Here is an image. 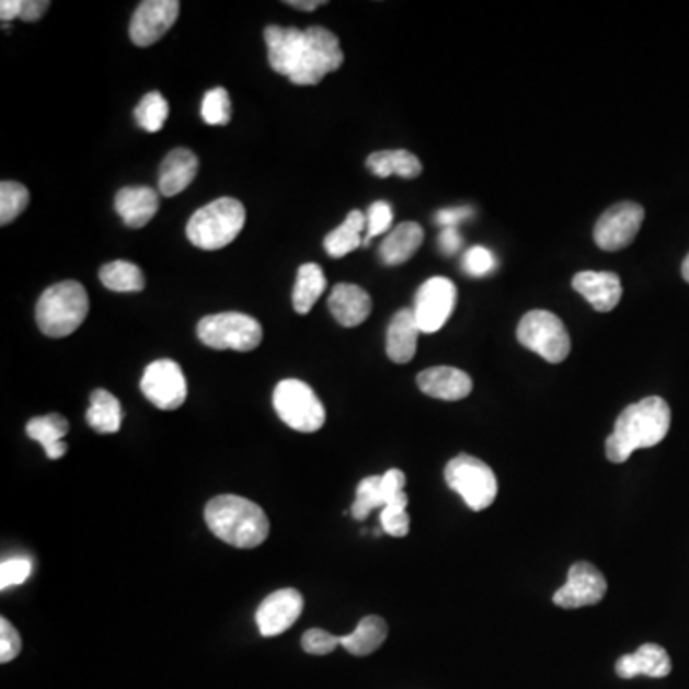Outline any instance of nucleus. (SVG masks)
I'll use <instances>...</instances> for the list:
<instances>
[{
  "instance_id": "obj_1",
  "label": "nucleus",
  "mask_w": 689,
  "mask_h": 689,
  "mask_svg": "<svg viewBox=\"0 0 689 689\" xmlns=\"http://www.w3.org/2000/svg\"><path fill=\"white\" fill-rule=\"evenodd\" d=\"M670 406L661 397H647L622 410L615 429L606 440L607 460L622 463L640 448H652L665 439L670 429Z\"/></svg>"
},
{
  "instance_id": "obj_2",
  "label": "nucleus",
  "mask_w": 689,
  "mask_h": 689,
  "mask_svg": "<svg viewBox=\"0 0 689 689\" xmlns=\"http://www.w3.org/2000/svg\"><path fill=\"white\" fill-rule=\"evenodd\" d=\"M205 523L215 537L243 550L263 544L271 532L263 508L234 494H222L207 502Z\"/></svg>"
},
{
  "instance_id": "obj_3",
  "label": "nucleus",
  "mask_w": 689,
  "mask_h": 689,
  "mask_svg": "<svg viewBox=\"0 0 689 689\" xmlns=\"http://www.w3.org/2000/svg\"><path fill=\"white\" fill-rule=\"evenodd\" d=\"M89 314V294L76 280L60 282L38 297L35 319L38 330L48 337H68L83 324Z\"/></svg>"
},
{
  "instance_id": "obj_4",
  "label": "nucleus",
  "mask_w": 689,
  "mask_h": 689,
  "mask_svg": "<svg viewBox=\"0 0 689 689\" xmlns=\"http://www.w3.org/2000/svg\"><path fill=\"white\" fill-rule=\"evenodd\" d=\"M245 225V207L234 197H219L197 209L186 227L190 243L199 250L217 251L234 242Z\"/></svg>"
},
{
  "instance_id": "obj_5",
  "label": "nucleus",
  "mask_w": 689,
  "mask_h": 689,
  "mask_svg": "<svg viewBox=\"0 0 689 689\" xmlns=\"http://www.w3.org/2000/svg\"><path fill=\"white\" fill-rule=\"evenodd\" d=\"M273 404L282 422L299 433H314L326 422V410L311 386L284 379L274 389Z\"/></svg>"
},
{
  "instance_id": "obj_6",
  "label": "nucleus",
  "mask_w": 689,
  "mask_h": 689,
  "mask_svg": "<svg viewBox=\"0 0 689 689\" xmlns=\"http://www.w3.org/2000/svg\"><path fill=\"white\" fill-rule=\"evenodd\" d=\"M445 481L473 512H483L493 506L498 494L494 471L475 456L460 455L450 460L445 468Z\"/></svg>"
},
{
  "instance_id": "obj_7",
  "label": "nucleus",
  "mask_w": 689,
  "mask_h": 689,
  "mask_svg": "<svg viewBox=\"0 0 689 689\" xmlns=\"http://www.w3.org/2000/svg\"><path fill=\"white\" fill-rule=\"evenodd\" d=\"M197 337L207 347L217 351L248 353L263 342V328L257 320L242 312H220L199 320Z\"/></svg>"
},
{
  "instance_id": "obj_8",
  "label": "nucleus",
  "mask_w": 689,
  "mask_h": 689,
  "mask_svg": "<svg viewBox=\"0 0 689 689\" xmlns=\"http://www.w3.org/2000/svg\"><path fill=\"white\" fill-rule=\"evenodd\" d=\"M517 340L523 347L542 356L546 363H563L571 353L565 324L550 311L527 312L517 326Z\"/></svg>"
},
{
  "instance_id": "obj_9",
  "label": "nucleus",
  "mask_w": 689,
  "mask_h": 689,
  "mask_svg": "<svg viewBox=\"0 0 689 689\" xmlns=\"http://www.w3.org/2000/svg\"><path fill=\"white\" fill-rule=\"evenodd\" d=\"M343 60H345V54L340 46L337 35L314 25L305 31L303 58L289 81L299 87L319 84L328 73H334L342 68Z\"/></svg>"
},
{
  "instance_id": "obj_10",
  "label": "nucleus",
  "mask_w": 689,
  "mask_h": 689,
  "mask_svg": "<svg viewBox=\"0 0 689 689\" xmlns=\"http://www.w3.org/2000/svg\"><path fill=\"white\" fill-rule=\"evenodd\" d=\"M456 299L458 289L452 282L443 276L429 278L420 286L412 311L422 334H435L447 324L450 314L455 312Z\"/></svg>"
},
{
  "instance_id": "obj_11",
  "label": "nucleus",
  "mask_w": 689,
  "mask_h": 689,
  "mask_svg": "<svg viewBox=\"0 0 689 689\" xmlns=\"http://www.w3.org/2000/svg\"><path fill=\"white\" fill-rule=\"evenodd\" d=\"M644 217V207L634 202L613 205L596 222L594 240L604 251L624 250L627 245L634 242Z\"/></svg>"
},
{
  "instance_id": "obj_12",
  "label": "nucleus",
  "mask_w": 689,
  "mask_h": 689,
  "mask_svg": "<svg viewBox=\"0 0 689 689\" xmlns=\"http://www.w3.org/2000/svg\"><path fill=\"white\" fill-rule=\"evenodd\" d=\"M140 389L146 399L160 410L181 409L188 394L181 366L169 358L156 360L146 368Z\"/></svg>"
},
{
  "instance_id": "obj_13",
  "label": "nucleus",
  "mask_w": 689,
  "mask_h": 689,
  "mask_svg": "<svg viewBox=\"0 0 689 689\" xmlns=\"http://www.w3.org/2000/svg\"><path fill=\"white\" fill-rule=\"evenodd\" d=\"M606 576L588 561H576L569 569L567 583L553 594V604L563 609L596 606L606 598Z\"/></svg>"
},
{
  "instance_id": "obj_14",
  "label": "nucleus",
  "mask_w": 689,
  "mask_h": 689,
  "mask_svg": "<svg viewBox=\"0 0 689 689\" xmlns=\"http://www.w3.org/2000/svg\"><path fill=\"white\" fill-rule=\"evenodd\" d=\"M181 14L179 0H146L140 2L130 20V41L137 46H152L168 33Z\"/></svg>"
},
{
  "instance_id": "obj_15",
  "label": "nucleus",
  "mask_w": 689,
  "mask_h": 689,
  "mask_svg": "<svg viewBox=\"0 0 689 689\" xmlns=\"http://www.w3.org/2000/svg\"><path fill=\"white\" fill-rule=\"evenodd\" d=\"M301 613H303V596L296 588H282L263 599L255 615V621L263 636L273 638L291 629Z\"/></svg>"
},
{
  "instance_id": "obj_16",
  "label": "nucleus",
  "mask_w": 689,
  "mask_h": 689,
  "mask_svg": "<svg viewBox=\"0 0 689 689\" xmlns=\"http://www.w3.org/2000/svg\"><path fill=\"white\" fill-rule=\"evenodd\" d=\"M406 475L401 470H389L383 475H371L358 483L356 498L351 506V514L356 521H364L374 509H383L387 504L404 493Z\"/></svg>"
},
{
  "instance_id": "obj_17",
  "label": "nucleus",
  "mask_w": 689,
  "mask_h": 689,
  "mask_svg": "<svg viewBox=\"0 0 689 689\" xmlns=\"http://www.w3.org/2000/svg\"><path fill=\"white\" fill-rule=\"evenodd\" d=\"M265 41L268 48V61L274 71L291 79L303 58L305 31L268 25L265 30Z\"/></svg>"
},
{
  "instance_id": "obj_18",
  "label": "nucleus",
  "mask_w": 689,
  "mask_h": 689,
  "mask_svg": "<svg viewBox=\"0 0 689 689\" xmlns=\"http://www.w3.org/2000/svg\"><path fill=\"white\" fill-rule=\"evenodd\" d=\"M417 387L422 393L440 401H462L470 397L473 381L463 370L452 366H435L417 376Z\"/></svg>"
},
{
  "instance_id": "obj_19",
  "label": "nucleus",
  "mask_w": 689,
  "mask_h": 689,
  "mask_svg": "<svg viewBox=\"0 0 689 689\" xmlns=\"http://www.w3.org/2000/svg\"><path fill=\"white\" fill-rule=\"evenodd\" d=\"M573 288L598 312L613 311L621 303L622 284L619 274L584 271L573 278Z\"/></svg>"
},
{
  "instance_id": "obj_20",
  "label": "nucleus",
  "mask_w": 689,
  "mask_h": 689,
  "mask_svg": "<svg viewBox=\"0 0 689 689\" xmlns=\"http://www.w3.org/2000/svg\"><path fill=\"white\" fill-rule=\"evenodd\" d=\"M328 307L337 320V324L343 328L360 326L370 317L371 299L366 289L356 284H337L330 299Z\"/></svg>"
},
{
  "instance_id": "obj_21",
  "label": "nucleus",
  "mask_w": 689,
  "mask_h": 689,
  "mask_svg": "<svg viewBox=\"0 0 689 689\" xmlns=\"http://www.w3.org/2000/svg\"><path fill=\"white\" fill-rule=\"evenodd\" d=\"M160 209L158 192L148 186H127L115 196V211L129 228H142Z\"/></svg>"
},
{
  "instance_id": "obj_22",
  "label": "nucleus",
  "mask_w": 689,
  "mask_h": 689,
  "mask_svg": "<svg viewBox=\"0 0 689 689\" xmlns=\"http://www.w3.org/2000/svg\"><path fill=\"white\" fill-rule=\"evenodd\" d=\"M617 676L624 680L636 676H650V678H665L673 670V663L667 650L657 644H644L638 647V652L622 655L615 665Z\"/></svg>"
},
{
  "instance_id": "obj_23",
  "label": "nucleus",
  "mask_w": 689,
  "mask_h": 689,
  "mask_svg": "<svg viewBox=\"0 0 689 689\" xmlns=\"http://www.w3.org/2000/svg\"><path fill=\"white\" fill-rule=\"evenodd\" d=\"M199 168L196 153L188 148H174L165 156L160 169V192L165 197H173L188 188L194 182Z\"/></svg>"
},
{
  "instance_id": "obj_24",
  "label": "nucleus",
  "mask_w": 689,
  "mask_h": 689,
  "mask_svg": "<svg viewBox=\"0 0 689 689\" xmlns=\"http://www.w3.org/2000/svg\"><path fill=\"white\" fill-rule=\"evenodd\" d=\"M417 326L412 309H401L394 314L387 330V356L397 364H406L414 358L417 348Z\"/></svg>"
},
{
  "instance_id": "obj_25",
  "label": "nucleus",
  "mask_w": 689,
  "mask_h": 689,
  "mask_svg": "<svg viewBox=\"0 0 689 689\" xmlns=\"http://www.w3.org/2000/svg\"><path fill=\"white\" fill-rule=\"evenodd\" d=\"M424 228L414 220L394 227L379 248V257L387 266L404 265L424 243Z\"/></svg>"
},
{
  "instance_id": "obj_26",
  "label": "nucleus",
  "mask_w": 689,
  "mask_h": 689,
  "mask_svg": "<svg viewBox=\"0 0 689 689\" xmlns=\"http://www.w3.org/2000/svg\"><path fill=\"white\" fill-rule=\"evenodd\" d=\"M25 432L30 435V439L43 445L50 460H60L61 456L66 455L68 445L64 443V437L68 435L69 424L68 420L60 414L33 417L25 427Z\"/></svg>"
},
{
  "instance_id": "obj_27",
  "label": "nucleus",
  "mask_w": 689,
  "mask_h": 689,
  "mask_svg": "<svg viewBox=\"0 0 689 689\" xmlns=\"http://www.w3.org/2000/svg\"><path fill=\"white\" fill-rule=\"evenodd\" d=\"M366 168L379 179H387L391 174H399L402 179H416L422 174V161L409 150H383L371 153L366 160Z\"/></svg>"
},
{
  "instance_id": "obj_28",
  "label": "nucleus",
  "mask_w": 689,
  "mask_h": 689,
  "mask_svg": "<svg viewBox=\"0 0 689 689\" xmlns=\"http://www.w3.org/2000/svg\"><path fill=\"white\" fill-rule=\"evenodd\" d=\"M87 422L100 435H112L122 429V402L106 389H96L91 394V406L87 410Z\"/></svg>"
},
{
  "instance_id": "obj_29",
  "label": "nucleus",
  "mask_w": 689,
  "mask_h": 689,
  "mask_svg": "<svg viewBox=\"0 0 689 689\" xmlns=\"http://www.w3.org/2000/svg\"><path fill=\"white\" fill-rule=\"evenodd\" d=\"M386 638L387 622L378 615H370V617H364L351 634L342 636V645L351 655L366 657L379 650L386 642Z\"/></svg>"
},
{
  "instance_id": "obj_30",
  "label": "nucleus",
  "mask_w": 689,
  "mask_h": 689,
  "mask_svg": "<svg viewBox=\"0 0 689 689\" xmlns=\"http://www.w3.org/2000/svg\"><path fill=\"white\" fill-rule=\"evenodd\" d=\"M366 230V215L363 211H351L342 227L335 228L324 240V250L334 259H342L351 251L364 245L363 232Z\"/></svg>"
},
{
  "instance_id": "obj_31",
  "label": "nucleus",
  "mask_w": 689,
  "mask_h": 689,
  "mask_svg": "<svg viewBox=\"0 0 689 689\" xmlns=\"http://www.w3.org/2000/svg\"><path fill=\"white\" fill-rule=\"evenodd\" d=\"M326 276L319 265L307 263L301 266L297 273L296 288H294V309L297 314H309L322 294L326 291Z\"/></svg>"
},
{
  "instance_id": "obj_32",
  "label": "nucleus",
  "mask_w": 689,
  "mask_h": 689,
  "mask_svg": "<svg viewBox=\"0 0 689 689\" xmlns=\"http://www.w3.org/2000/svg\"><path fill=\"white\" fill-rule=\"evenodd\" d=\"M100 280L112 291L133 294L142 291L146 286L145 274L135 263L129 261H114L100 268Z\"/></svg>"
},
{
  "instance_id": "obj_33",
  "label": "nucleus",
  "mask_w": 689,
  "mask_h": 689,
  "mask_svg": "<svg viewBox=\"0 0 689 689\" xmlns=\"http://www.w3.org/2000/svg\"><path fill=\"white\" fill-rule=\"evenodd\" d=\"M168 117V100L161 96V92H148L135 110L137 125L146 133H158V130L163 129Z\"/></svg>"
},
{
  "instance_id": "obj_34",
  "label": "nucleus",
  "mask_w": 689,
  "mask_h": 689,
  "mask_svg": "<svg viewBox=\"0 0 689 689\" xmlns=\"http://www.w3.org/2000/svg\"><path fill=\"white\" fill-rule=\"evenodd\" d=\"M30 205V190L14 181H2L0 184V225L7 227L14 222L25 207Z\"/></svg>"
},
{
  "instance_id": "obj_35",
  "label": "nucleus",
  "mask_w": 689,
  "mask_h": 689,
  "mask_svg": "<svg viewBox=\"0 0 689 689\" xmlns=\"http://www.w3.org/2000/svg\"><path fill=\"white\" fill-rule=\"evenodd\" d=\"M202 117L207 125H213V127H225L230 123L232 104H230L227 89L215 87L205 94L202 102Z\"/></svg>"
},
{
  "instance_id": "obj_36",
  "label": "nucleus",
  "mask_w": 689,
  "mask_h": 689,
  "mask_svg": "<svg viewBox=\"0 0 689 689\" xmlns=\"http://www.w3.org/2000/svg\"><path fill=\"white\" fill-rule=\"evenodd\" d=\"M409 494L406 491L399 494L391 504H387L386 508L381 509V527L386 530L387 535L391 537L402 538L409 535L410 517H409Z\"/></svg>"
},
{
  "instance_id": "obj_37",
  "label": "nucleus",
  "mask_w": 689,
  "mask_h": 689,
  "mask_svg": "<svg viewBox=\"0 0 689 689\" xmlns=\"http://www.w3.org/2000/svg\"><path fill=\"white\" fill-rule=\"evenodd\" d=\"M393 207L387 204V202H376V204H371L370 209L366 213V238H364V245H370L371 238L389 232L391 225H393Z\"/></svg>"
},
{
  "instance_id": "obj_38",
  "label": "nucleus",
  "mask_w": 689,
  "mask_h": 689,
  "mask_svg": "<svg viewBox=\"0 0 689 689\" xmlns=\"http://www.w3.org/2000/svg\"><path fill=\"white\" fill-rule=\"evenodd\" d=\"M30 558H23V555H15V558H8V560L0 563V590H8L12 586H20L25 583L31 575Z\"/></svg>"
},
{
  "instance_id": "obj_39",
  "label": "nucleus",
  "mask_w": 689,
  "mask_h": 689,
  "mask_svg": "<svg viewBox=\"0 0 689 689\" xmlns=\"http://www.w3.org/2000/svg\"><path fill=\"white\" fill-rule=\"evenodd\" d=\"M301 645L311 655H328L334 653L337 645H342V636H334L328 630L311 629L305 632Z\"/></svg>"
},
{
  "instance_id": "obj_40",
  "label": "nucleus",
  "mask_w": 689,
  "mask_h": 689,
  "mask_svg": "<svg viewBox=\"0 0 689 689\" xmlns=\"http://www.w3.org/2000/svg\"><path fill=\"white\" fill-rule=\"evenodd\" d=\"M494 268H496V257H494L491 251L486 250V248H481V245L471 248L466 253V257H463V271L470 274V276H475V278L493 273Z\"/></svg>"
},
{
  "instance_id": "obj_41",
  "label": "nucleus",
  "mask_w": 689,
  "mask_h": 689,
  "mask_svg": "<svg viewBox=\"0 0 689 689\" xmlns=\"http://www.w3.org/2000/svg\"><path fill=\"white\" fill-rule=\"evenodd\" d=\"M20 652H22V638L12 627V622L2 617L0 619V663L14 661Z\"/></svg>"
},
{
  "instance_id": "obj_42",
  "label": "nucleus",
  "mask_w": 689,
  "mask_h": 689,
  "mask_svg": "<svg viewBox=\"0 0 689 689\" xmlns=\"http://www.w3.org/2000/svg\"><path fill=\"white\" fill-rule=\"evenodd\" d=\"M471 215H473L471 207H450V209H443V211L437 213L435 220L440 227L456 228L463 220L470 219Z\"/></svg>"
},
{
  "instance_id": "obj_43",
  "label": "nucleus",
  "mask_w": 689,
  "mask_h": 689,
  "mask_svg": "<svg viewBox=\"0 0 689 689\" xmlns=\"http://www.w3.org/2000/svg\"><path fill=\"white\" fill-rule=\"evenodd\" d=\"M462 245V236L456 228H445L439 236V248L445 255H455Z\"/></svg>"
},
{
  "instance_id": "obj_44",
  "label": "nucleus",
  "mask_w": 689,
  "mask_h": 689,
  "mask_svg": "<svg viewBox=\"0 0 689 689\" xmlns=\"http://www.w3.org/2000/svg\"><path fill=\"white\" fill-rule=\"evenodd\" d=\"M48 7H50L48 0H23V22H37L38 18H43Z\"/></svg>"
},
{
  "instance_id": "obj_45",
  "label": "nucleus",
  "mask_w": 689,
  "mask_h": 689,
  "mask_svg": "<svg viewBox=\"0 0 689 689\" xmlns=\"http://www.w3.org/2000/svg\"><path fill=\"white\" fill-rule=\"evenodd\" d=\"M23 0H2L0 2V18L2 22L10 23L15 18H22Z\"/></svg>"
},
{
  "instance_id": "obj_46",
  "label": "nucleus",
  "mask_w": 689,
  "mask_h": 689,
  "mask_svg": "<svg viewBox=\"0 0 689 689\" xmlns=\"http://www.w3.org/2000/svg\"><path fill=\"white\" fill-rule=\"evenodd\" d=\"M286 4L291 8H297V10L311 12V10H317V8L322 7L324 2H322V0H288Z\"/></svg>"
},
{
  "instance_id": "obj_47",
  "label": "nucleus",
  "mask_w": 689,
  "mask_h": 689,
  "mask_svg": "<svg viewBox=\"0 0 689 689\" xmlns=\"http://www.w3.org/2000/svg\"><path fill=\"white\" fill-rule=\"evenodd\" d=\"M682 276H684V280L688 282L689 284V253H688V257L684 259Z\"/></svg>"
}]
</instances>
